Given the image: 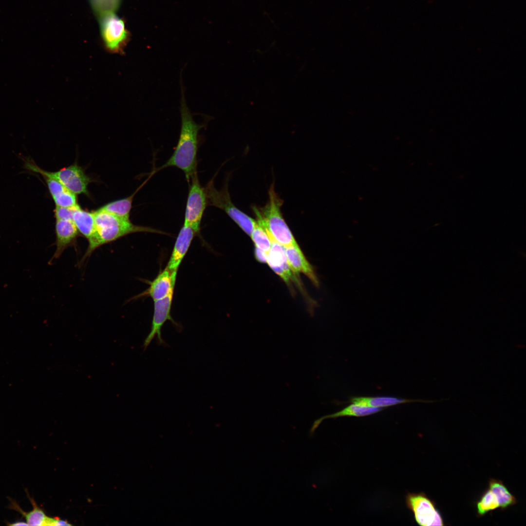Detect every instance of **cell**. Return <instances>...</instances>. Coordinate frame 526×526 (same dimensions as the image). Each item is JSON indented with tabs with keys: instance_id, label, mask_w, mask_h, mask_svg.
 <instances>
[{
	"instance_id": "1",
	"label": "cell",
	"mask_w": 526,
	"mask_h": 526,
	"mask_svg": "<svg viewBox=\"0 0 526 526\" xmlns=\"http://www.w3.org/2000/svg\"><path fill=\"white\" fill-rule=\"evenodd\" d=\"M180 84L181 92L180 106L181 127L178 142L170 157L164 165L153 171L152 173L154 174L166 168L175 167L184 172L187 180L189 182L191 176L197 172L199 134L200 131L205 127L207 123L198 124L193 120L192 114L185 99V87L181 72Z\"/></svg>"
},
{
	"instance_id": "2",
	"label": "cell",
	"mask_w": 526,
	"mask_h": 526,
	"mask_svg": "<svg viewBox=\"0 0 526 526\" xmlns=\"http://www.w3.org/2000/svg\"><path fill=\"white\" fill-rule=\"evenodd\" d=\"M93 212L95 223L94 232L92 238L88 241V246L80 261L81 263L84 262L99 247L129 234L137 232L165 233L151 227L134 225L130 220L120 218L100 208Z\"/></svg>"
},
{
	"instance_id": "3",
	"label": "cell",
	"mask_w": 526,
	"mask_h": 526,
	"mask_svg": "<svg viewBox=\"0 0 526 526\" xmlns=\"http://www.w3.org/2000/svg\"><path fill=\"white\" fill-rule=\"evenodd\" d=\"M269 200L263 207H252L256 222L266 231L268 237L284 247L297 243L281 212L283 201L274 189V183L268 191Z\"/></svg>"
},
{
	"instance_id": "4",
	"label": "cell",
	"mask_w": 526,
	"mask_h": 526,
	"mask_svg": "<svg viewBox=\"0 0 526 526\" xmlns=\"http://www.w3.org/2000/svg\"><path fill=\"white\" fill-rule=\"evenodd\" d=\"M229 179L225 180L223 187L217 189L211 179L204 188L207 205L224 211L229 217L248 235L250 236L256 221L238 209L231 201L228 188Z\"/></svg>"
},
{
	"instance_id": "5",
	"label": "cell",
	"mask_w": 526,
	"mask_h": 526,
	"mask_svg": "<svg viewBox=\"0 0 526 526\" xmlns=\"http://www.w3.org/2000/svg\"><path fill=\"white\" fill-rule=\"evenodd\" d=\"M23 161L24 168L27 170L39 174L42 177H51L56 180L76 195L88 194V186L91 181L90 178L77 164L75 163L58 171L51 172L39 167L31 158H24Z\"/></svg>"
},
{
	"instance_id": "6",
	"label": "cell",
	"mask_w": 526,
	"mask_h": 526,
	"mask_svg": "<svg viewBox=\"0 0 526 526\" xmlns=\"http://www.w3.org/2000/svg\"><path fill=\"white\" fill-rule=\"evenodd\" d=\"M100 27L106 49L113 53L122 52L130 38L124 20L112 12L107 13L102 16Z\"/></svg>"
},
{
	"instance_id": "7",
	"label": "cell",
	"mask_w": 526,
	"mask_h": 526,
	"mask_svg": "<svg viewBox=\"0 0 526 526\" xmlns=\"http://www.w3.org/2000/svg\"><path fill=\"white\" fill-rule=\"evenodd\" d=\"M405 500L407 507L413 512L414 519L419 525H445L443 517L435 503L425 493H408Z\"/></svg>"
},
{
	"instance_id": "8",
	"label": "cell",
	"mask_w": 526,
	"mask_h": 526,
	"mask_svg": "<svg viewBox=\"0 0 526 526\" xmlns=\"http://www.w3.org/2000/svg\"><path fill=\"white\" fill-rule=\"evenodd\" d=\"M190 180L184 225L189 226L198 233L207 201L204 188L201 186L197 172L191 176Z\"/></svg>"
},
{
	"instance_id": "9",
	"label": "cell",
	"mask_w": 526,
	"mask_h": 526,
	"mask_svg": "<svg viewBox=\"0 0 526 526\" xmlns=\"http://www.w3.org/2000/svg\"><path fill=\"white\" fill-rule=\"evenodd\" d=\"M173 291L174 290H172L164 298L154 301V312L151 329L142 346L144 351L155 337H156L157 344L158 345L165 347L169 346L161 336L162 327L167 320H170L176 328L180 330V326L174 321L170 315Z\"/></svg>"
},
{
	"instance_id": "10",
	"label": "cell",
	"mask_w": 526,
	"mask_h": 526,
	"mask_svg": "<svg viewBox=\"0 0 526 526\" xmlns=\"http://www.w3.org/2000/svg\"><path fill=\"white\" fill-rule=\"evenodd\" d=\"M271 247L267 255L266 263L271 269L288 284L297 281L288 263L285 247L269 238Z\"/></svg>"
},
{
	"instance_id": "11",
	"label": "cell",
	"mask_w": 526,
	"mask_h": 526,
	"mask_svg": "<svg viewBox=\"0 0 526 526\" xmlns=\"http://www.w3.org/2000/svg\"><path fill=\"white\" fill-rule=\"evenodd\" d=\"M55 233L56 249L50 262L59 258L67 248L75 244L79 232L72 220L57 219Z\"/></svg>"
},
{
	"instance_id": "12",
	"label": "cell",
	"mask_w": 526,
	"mask_h": 526,
	"mask_svg": "<svg viewBox=\"0 0 526 526\" xmlns=\"http://www.w3.org/2000/svg\"><path fill=\"white\" fill-rule=\"evenodd\" d=\"M177 272V270L170 272L166 267L150 282L149 287L145 291L133 299L149 296L155 301L166 297L174 290Z\"/></svg>"
},
{
	"instance_id": "13",
	"label": "cell",
	"mask_w": 526,
	"mask_h": 526,
	"mask_svg": "<svg viewBox=\"0 0 526 526\" xmlns=\"http://www.w3.org/2000/svg\"><path fill=\"white\" fill-rule=\"evenodd\" d=\"M195 232L189 226L183 225L177 237L167 267L170 271L178 270L186 254Z\"/></svg>"
},
{
	"instance_id": "14",
	"label": "cell",
	"mask_w": 526,
	"mask_h": 526,
	"mask_svg": "<svg viewBox=\"0 0 526 526\" xmlns=\"http://www.w3.org/2000/svg\"><path fill=\"white\" fill-rule=\"evenodd\" d=\"M285 251L288 263L292 272L294 274H304L314 284L318 285V280L313 269L297 243L285 247Z\"/></svg>"
},
{
	"instance_id": "15",
	"label": "cell",
	"mask_w": 526,
	"mask_h": 526,
	"mask_svg": "<svg viewBox=\"0 0 526 526\" xmlns=\"http://www.w3.org/2000/svg\"><path fill=\"white\" fill-rule=\"evenodd\" d=\"M383 409L371 407L352 403L342 410L336 413L326 415L315 420L310 430V435L312 436L321 422L325 419L336 418L343 416H365L378 413Z\"/></svg>"
},
{
	"instance_id": "16",
	"label": "cell",
	"mask_w": 526,
	"mask_h": 526,
	"mask_svg": "<svg viewBox=\"0 0 526 526\" xmlns=\"http://www.w3.org/2000/svg\"><path fill=\"white\" fill-rule=\"evenodd\" d=\"M414 402L432 403L436 401L404 399L392 396H354L351 397L346 402L368 407L383 408L400 404Z\"/></svg>"
},
{
	"instance_id": "17",
	"label": "cell",
	"mask_w": 526,
	"mask_h": 526,
	"mask_svg": "<svg viewBox=\"0 0 526 526\" xmlns=\"http://www.w3.org/2000/svg\"><path fill=\"white\" fill-rule=\"evenodd\" d=\"M27 492V496L33 506V509L28 512L23 510L16 502L11 500L10 507L19 512L25 519L28 526H51L52 518L46 515L42 509L40 508L34 499Z\"/></svg>"
},
{
	"instance_id": "18",
	"label": "cell",
	"mask_w": 526,
	"mask_h": 526,
	"mask_svg": "<svg viewBox=\"0 0 526 526\" xmlns=\"http://www.w3.org/2000/svg\"><path fill=\"white\" fill-rule=\"evenodd\" d=\"M72 221L79 233L89 241L92 238L95 229L94 217L93 211L83 209L78 205L75 207Z\"/></svg>"
},
{
	"instance_id": "19",
	"label": "cell",
	"mask_w": 526,
	"mask_h": 526,
	"mask_svg": "<svg viewBox=\"0 0 526 526\" xmlns=\"http://www.w3.org/2000/svg\"><path fill=\"white\" fill-rule=\"evenodd\" d=\"M488 488L496 495L500 508L502 510H504L516 504V498L509 491L502 481L490 479Z\"/></svg>"
},
{
	"instance_id": "20",
	"label": "cell",
	"mask_w": 526,
	"mask_h": 526,
	"mask_svg": "<svg viewBox=\"0 0 526 526\" xmlns=\"http://www.w3.org/2000/svg\"><path fill=\"white\" fill-rule=\"evenodd\" d=\"M138 190L137 188L133 194L128 197L109 202L99 208L120 218L130 220L133 198Z\"/></svg>"
},
{
	"instance_id": "21",
	"label": "cell",
	"mask_w": 526,
	"mask_h": 526,
	"mask_svg": "<svg viewBox=\"0 0 526 526\" xmlns=\"http://www.w3.org/2000/svg\"><path fill=\"white\" fill-rule=\"evenodd\" d=\"M477 513L482 517L488 512L500 508L496 495L488 488L482 493L476 503Z\"/></svg>"
},
{
	"instance_id": "22",
	"label": "cell",
	"mask_w": 526,
	"mask_h": 526,
	"mask_svg": "<svg viewBox=\"0 0 526 526\" xmlns=\"http://www.w3.org/2000/svg\"><path fill=\"white\" fill-rule=\"evenodd\" d=\"M250 236L255 246L267 255L271 247V242L264 228L257 222Z\"/></svg>"
},
{
	"instance_id": "23",
	"label": "cell",
	"mask_w": 526,
	"mask_h": 526,
	"mask_svg": "<svg viewBox=\"0 0 526 526\" xmlns=\"http://www.w3.org/2000/svg\"><path fill=\"white\" fill-rule=\"evenodd\" d=\"M77 206L73 207H64L56 206V207L54 210V217H55L56 220L63 219L72 220V216L74 210Z\"/></svg>"
},
{
	"instance_id": "24",
	"label": "cell",
	"mask_w": 526,
	"mask_h": 526,
	"mask_svg": "<svg viewBox=\"0 0 526 526\" xmlns=\"http://www.w3.org/2000/svg\"><path fill=\"white\" fill-rule=\"evenodd\" d=\"M255 256L257 260L261 263H266L267 261V254L257 247L255 249Z\"/></svg>"
},
{
	"instance_id": "25",
	"label": "cell",
	"mask_w": 526,
	"mask_h": 526,
	"mask_svg": "<svg viewBox=\"0 0 526 526\" xmlns=\"http://www.w3.org/2000/svg\"><path fill=\"white\" fill-rule=\"evenodd\" d=\"M71 525L66 520H61L59 518H52L51 526H67Z\"/></svg>"
},
{
	"instance_id": "26",
	"label": "cell",
	"mask_w": 526,
	"mask_h": 526,
	"mask_svg": "<svg viewBox=\"0 0 526 526\" xmlns=\"http://www.w3.org/2000/svg\"><path fill=\"white\" fill-rule=\"evenodd\" d=\"M8 525L9 526H28V524L26 523V522L21 521H16V522H13L12 523H8Z\"/></svg>"
}]
</instances>
